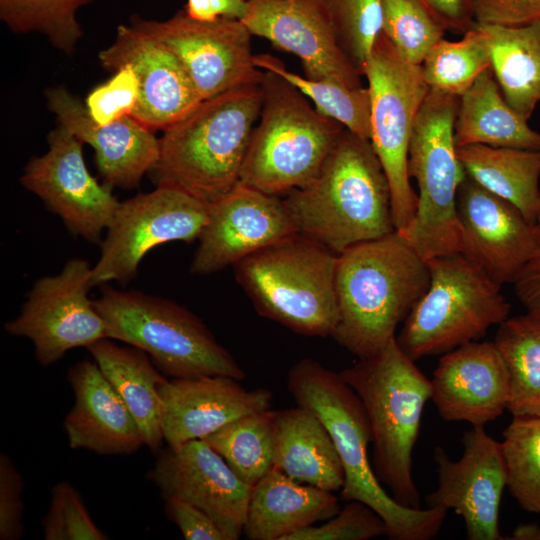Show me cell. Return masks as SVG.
<instances>
[{"mask_svg": "<svg viewBox=\"0 0 540 540\" xmlns=\"http://www.w3.org/2000/svg\"><path fill=\"white\" fill-rule=\"evenodd\" d=\"M429 282L428 262L397 231L344 250L336 264L339 319L331 337L359 359L376 355Z\"/></svg>", "mask_w": 540, "mask_h": 540, "instance_id": "obj_1", "label": "cell"}, {"mask_svg": "<svg viewBox=\"0 0 540 540\" xmlns=\"http://www.w3.org/2000/svg\"><path fill=\"white\" fill-rule=\"evenodd\" d=\"M283 200L297 233L336 254L396 231L383 167L370 140L348 129L318 175Z\"/></svg>", "mask_w": 540, "mask_h": 540, "instance_id": "obj_2", "label": "cell"}, {"mask_svg": "<svg viewBox=\"0 0 540 540\" xmlns=\"http://www.w3.org/2000/svg\"><path fill=\"white\" fill-rule=\"evenodd\" d=\"M260 84L236 87L202 100L159 138L149 172L156 187H173L213 204L239 182L254 124L260 116Z\"/></svg>", "mask_w": 540, "mask_h": 540, "instance_id": "obj_3", "label": "cell"}, {"mask_svg": "<svg viewBox=\"0 0 540 540\" xmlns=\"http://www.w3.org/2000/svg\"><path fill=\"white\" fill-rule=\"evenodd\" d=\"M287 388L297 405L321 420L333 440L345 474L343 501L370 506L386 523L389 539L429 540L438 534L446 510L402 506L378 481L368 456L372 433L366 411L340 373L303 358L290 368Z\"/></svg>", "mask_w": 540, "mask_h": 540, "instance_id": "obj_4", "label": "cell"}, {"mask_svg": "<svg viewBox=\"0 0 540 540\" xmlns=\"http://www.w3.org/2000/svg\"><path fill=\"white\" fill-rule=\"evenodd\" d=\"M340 375L366 411L372 433L371 463L378 481L400 505L419 509L412 453L424 406L431 399V380L402 351L396 337Z\"/></svg>", "mask_w": 540, "mask_h": 540, "instance_id": "obj_5", "label": "cell"}, {"mask_svg": "<svg viewBox=\"0 0 540 540\" xmlns=\"http://www.w3.org/2000/svg\"><path fill=\"white\" fill-rule=\"evenodd\" d=\"M338 254L303 234L276 241L233 265L257 312L290 330L327 337L339 319Z\"/></svg>", "mask_w": 540, "mask_h": 540, "instance_id": "obj_6", "label": "cell"}, {"mask_svg": "<svg viewBox=\"0 0 540 540\" xmlns=\"http://www.w3.org/2000/svg\"><path fill=\"white\" fill-rule=\"evenodd\" d=\"M261 86L260 122L252 131L240 182L279 196L318 175L346 128L272 71H264Z\"/></svg>", "mask_w": 540, "mask_h": 540, "instance_id": "obj_7", "label": "cell"}, {"mask_svg": "<svg viewBox=\"0 0 540 540\" xmlns=\"http://www.w3.org/2000/svg\"><path fill=\"white\" fill-rule=\"evenodd\" d=\"M100 287L93 304L107 324L108 338L143 350L165 376L245 379L236 359L193 312L160 296Z\"/></svg>", "mask_w": 540, "mask_h": 540, "instance_id": "obj_8", "label": "cell"}, {"mask_svg": "<svg viewBox=\"0 0 540 540\" xmlns=\"http://www.w3.org/2000/svg\"><path fill=\"white\" fill-rule=\"evenodd\" d=\"M430 282L396 341L413 361L481 339L509 317L501 285L460 253L427 261Z\"/></svg>", "mask_w": 540, "mask_h": 540, "instance_id": "obj_9", "label": "cell"}, {"mask_svg": "<svg viewBox=\"0 0 540 540\" xmlns=\"http://www.w3.org/2000/svg\"><path fill=\"white\" fill-rule=\"evenodd\" d=\"M458 106L459 97L429 90L410 140L408 174L418 186L417 207L397 232L426 261L460 253L456 200L466 173L454 140Z\"/></svg>", "mask_w": 540, "mask_h": 540, "instance_id": "obj_10", "label": "cell"}, {"mask_svg": "<svg viewBox=\"0 0 540 540\" xmlns=\"http://www.w3.org/2000/svg\"><path fill=\"white\" fill-rule=\"evenodd\" d=\"M364 76L371 101L370 142L389 183L396 231H401L416 212L408 152L415 119L430 89L420 65L406 61L383 32L373 46Z\"/></svg>", "mask_w": 540, "mask_h": 540, "instance_id": "obj_11", "label": "cell"}, {"mask_svg": "<svg viewBox=\"0 0 540 540\" xmlns=\"http://www.w3.org/2000/svg\"><path fill=\"white\" fill-rule=\"evenodd\" d=\"M208 214L209 204L173 187L159 186L120 201L92 266V286L131 281L153 248L198 239Z\"/></svg>", "mask_w": 540, "mask_h": 540, "instance_id": "obj_12", "label": "cell"}, {"mask_svg": "<svg viewBox=\"0 0 540 540\" xmlns=\"http://www.w3.org/2000/svg\"><path fill=\"white\" fill-rule=\"evenodd\" d=\"M92 266L74 257L55 275L37 279L19 314L4 330L29 339L37 362L47 367L66 352L108 338L107 324L88 296Z\"/></svg>", "mask_w": 540, "mask_h": 540, "instance_id": "obj_13", "label": "cell"}, {"mask_svg": "<svg viewBox=\"0 0 540 540\" xmlns=\"http://www.w3.org/2000/svg\"><path fill=\"white\" fill-rule=\"evenodd\" d=\"M131 23L176 55L201 100L263 80L251 50L252 34L240 20L200 21L180 10L163 21L137 17Z\"/></svg>", "mask_w": 540, "mask_h": 540, "instance_id": "obj_14", "label": "cell"}, {"mask_svg": "<svg viewBox=\"0 0 540 540\" xmlns=\"http://www.w3.org/2000/svg\"><path fill=\"white\" fill-rule=\"evenodd\" d=\"M48 150L33 157L21 185L38 196L76 237L100 243L120 201L88 171L82 142L59 125L47 136Z\"/></svg>", "mask_w": 540, "mask_h": 540, "instance_id": "obj_15", "label": "cell"}, {"mask_svg": "<svg viewBox=\"0 0 540 540\" xmlns=\"http://www.w3.org/2000/svg\"><path fill=\"white\" fill-rule=\"evenodd\" d=\"M463 453L451 460L437 446V488L426 496L428 507L453 509L465 522L469 540H502L499 507L507 485L502 444L489 436L484 426H472L462 438Z\"/></svg>", "mask_w": 540, "mask_h": 540, "instance_id": "obj_16", "label": "cell"}, {"mask_svg": "<svg viewBox=\"0 0 540 540\" xmlns=\"http://www.w3.org/2000/svg\"><path fill=\"white\" fill-rule=\"evenodd\" d=\"M295 233L283 199L239 182L209 205L190 272L208 275L233 267L252 253Z\"/></svg>", "mask_w": 540, "mask_h": 540, "instance_id": "obj_17", "label": "cell"}, {"mask_svg": "<svg viewBox=\"0 0 540 540\" xmlns=\"http://www.w3.org/2000/svg\"><path fill=\"white\" fill-rule=\"evenodd\" d=\"M147 479L162 496L179 498L204 511L226 540L242 535L252 487L204 440L161 448Z\"/></svg>", "mask_w": 540, "mask_h": 540, "instance_id": "obj_18", "label": "cell"}, {"mask_svg": "<svg viewBox=\"0 0 540 540\" xmlns=\"http://www.w3.org/2000/svg\"><path fill=\"white\" fill-rule=\"evenodd\" d=\"M460 254L501 286L516 281L531 259L536 225L511 202L466 175L457 193Z\"/></svg>", "mask_w": 540, "mask_h": 540, "instance_id": "obj_19", "label": "cell"}, {"mask_svg": "<svg viewBox=\"0 0 540 540\" xmlns=\"http://www.w3.org/2000/svg\"><path fill=\"white\" fill-rule=\"evenodd\" d=\"M241 21L252 35L296 55L305 77L362 87L361 75L337 44L324 0H247Z\"/></svg>", "mask_w": 540, "mask_h": 540, "instance_id": "obj_20", "label": "cell"}, {"mask_svg": "<svg viewBox=\"0 0 540 540\" xmlns=\"http://www.w3.org/2000/svg\"><path fill=\"white\" fill-rule=\"evenodd\" d=\"M108 71L128 65L139 81V98L131 115L150 129L165 130L202 100L176 55L133 23L119 25L113 43L98 54Z\"/></svg>", "mask_w": 540, "mask_h": 540, "instance_id": "obj_21", "label": "cell"}, {"mask_svg": "<svg viewBox=\"0 0 540 540\" xmlns=\"http://www.w3.org/2000/svg\"><path fill=\"white\" fill-rule=\"evenodd\" d=\"M510 380L494 342H470L441 356L431 399L446 421L484 426L507 410Z\"/></svg>", "mask_w": 540, "mask_h": 540, "instance_id": "obj_22", "label": "cell"}, {"mask_svg": "<svg viewBox=\"0 0 540 540\" xmlns=\"http://www.w3.org/2000/svg\"><path fill=\"white\" fill-rule=\"evenodd\" d=\"M45 95L59 125L94 149L98 171L108 187L136 188L152 170L159 156V138L136 119L127 116L99 124L65 87L49 88Z\"/></svg>", "mask_w": 540, "mask_h": 540, "instance_id": "obj_23", "label": "cell"}, {"mask_svg": "<svg viewBox=\"0 0 540 540\" xmlns=\"http://www.w3.org/2000/svg\"><path fill=\"white\" fill-rule=\"evenodd\" d=\"M158 391L164 441L173 449L235 419L270 409L273 398L266 388L248 390L228 376L167 378Z\"/></svg>", "mask_w": 540, "mask_h": 540, "instance_id": "obj_24", "label": "cell"}, {"mask_svg": "<svg viewBox=\"0 0 540 540\" xmlns=\"http://www.w3.org/2000/svg\"><path fill=\"white\" fill-rule=\"evenodd\" d=\"M74 403L63 428L72 449L98 455H128L144 445L138 424L95 361L83 360L67 373Z\"/></svg>", "mask_w": 540, "mask_h": 540, "instance_id": "obj_25", "label": "cell"}, {"mask_svg": "<svg viewBox=\"0 0 540 540\" xmlns=\"http://www.w3.org/2000/svg\"><path fill=\"white\" fill-rule=\"evenodd\" d=\"M339 510L333 492L299 483L272 468L251 488L243 533L249 540H288Z\"/></svg>", "mask_w": 540, "mask_h": 540, "instance_id": "obj_26", "label": "cell"}, {"mask_svg": "<svg viewBox=\"0 0 540 540\" xmlns=\"http://www.w3.org/2000/svg\"><path fill=\"white\" fill-rule=\"evenodd\" d=\"M273 468L299 483L330 492L342 489L345 474L333 440L310 410H274Z\"/></svg>", "mask_w": 540, "mask_h": 540, "instance_id": "obj_27", "label": "cell"}, {"mask_svg": "<svg viewBox=\"0 0 540 540\" xmlns=\"http://www.w3.org/2000/svg\"><path fill=\"white\" fill-rule=\"evenodd\" d=\"M86 349L135 418L144 445L157 454L164 441L158 388L167 376L143 350L121 346L113 339H100Z\"/></svg>", "mask_w": 540, "mask_h": 540, "instance_id": "obj_28", "label": "cell"}, {"mask_svg": "<svg viewBox=\"0 0 540 540\" xmlns=\"http://www.w3.org/2000/svg\"><path fill=\"white\" fill-rule=\"evenodd\" d=\"M454 140L456 147L482 144L540 150V132L505 101L491 66L459 96Z\"/></svg>", "mask_w": 540, "mask_h": 540, "instance_id": "obj_29", "label": "cell"}, {"mask_svg": "<svg viewBox=\"0 0 540 540\" xmlns=\"http://www.w3.org/2000/svg\"><path fill=\"white\" fill-rule=\"evenodd\" d=\"M456 152L468 177L536 223L540 213V150L472 144L456 147Z\"/></svg>", "mask_w": 540, "mask_h": 540, "instance_id": "obj_30", "label": "cell"}, {"mask_svg": "<svg viewBox=\"0 0 540 540\" xmlns=\"http://www.w3.org/2000/svg\"><path fill=\"white\" fill-rule=\"evenodd\" d=\"M479 25L487 36L491 68L505 101L528 121L540 102V21Z\"/></svg>", "mask_w": 540, "mask_h": 540, "instance_id": "obj_31", "label": "cell"}, {"mask_svg": "<svg viewBox=\"0 0 540 540\" xmlns=\"http://www.w3.org/2000/svg\"><path fill=\"white\" fill-rule=\"evenodd\" d=\"M493 342L509 374L507 410L512 416H540V313L508 317Z\"/></svg>", "mask_w": 540, "mask_h": 540, "instance_id": "obj_32", "label": "cell"}, {"mask_svg": "<svg viewBox=\"0 0 540 540\" xmlns=\"http://www.w3.org/2000/svg\"><path fill=\"white\" fill-rule=\"evenodd\" d=\"M202 440L252 487L273 468L274 410L235 419Z\"/></svg>", "mask_w": 540, "mask_h": 540, "instance_id": "obj_33", "label": "cell"}, {"mask_svg": "<svg viewBox=\"0 0 540 540\" xmlns=\"http://www.w3.org/2000/svg\"><path fill=\"white\" fill-rule=\"evenodd\" d=\"M490 66L488 39L477 23L458 41L440 39L420 65L431 91L457 97L467 91Z\"/></svg>", "mask_w": 540, "mask_h": 540, "instance_id": "obj_34", "label": "cell"}, {"mask_svg": "<svg viewBox=\"0 0 540 540\" xmlns=\"http://www.w3.org/2000/svg\"><path fill=\"white\" fill-rule=\"evenodd\" d=\"M255 65L272 71L312 100L316 109L341 123L355 135L370 140L371 101L368 87H349L333 80H313L288 71L280 59L269 54L254 56Z\"/></svg>", "mask_w": 540, "mask_h": 540, "instance_id": "obj_35", "label": "cell"}, {"mask_svg": "<svg viewBox=\"0 0 540 540\" xmlns=\"http://www.w3.org/2000/svg\"><path fill=\"white\" fill-rule=\"evenodd\" d=\"M93 0H0V18L14 32H38L71 55L83 35L77 11Z\"/></svg>", "mask_w": 540, "mask_h": 540, "instance_id": "obj_36", "label": "cell"}, {"mask_svg": "<svg viewBox=\"0 0 540 540\" xmlns=\"http://www.w3.org/2000/svg\"><path fill=\"white\" fill-rule=\"evenodd\" d=\"M501 444L509 493L522 509L540 514V416H513Z\"/></svg>", "mask_w": 540, "mask_h": 540, "instance_id": "obj_37", "label": "cell"}, {"mask_svg": "<svg viewBox=\"0 0 540 540\" xmlns=\"http://www.w3.org/2000/svg\"><path fill=\"white\" fill-rule=\"evenodd\" d=\"M338 46L364 76L373 46L383 30L382 0H324Z\"/></svg>", "mask_w": 540, "mask_h": 540, "instance_id": "obj_38", "label": "cell"}, {"mask_svg": "<svg viewBox=\"0 0 540 540\" xmlns=\"http://www.w3.org/2000/svg\"><path fill=\"white\" fill-rule=\"evenodd\" d=\"M383 30L399 54L421 65L440 39L445 27L421 0H382Z\"/></svg>", "mask_w": 540, "mask_h": 540, "instance_id": "obj_39", "label": "cell"}, {"mask_svg": "<svg viewBox=\"0 0 540 540\" xmlns=\"http://www.w3.org/2000/svg\"><path fill=\"white\" fill-rule=\"evenodd\" d=\"M45 540H107L90 517L79 493L68 482L51 489L47 514L42 520Z\"/></svg>", "mask_w": 540, "mask_h": 540, "instance_id": "obj_40", "label": "cell"}, {"mask_svg": "<svg viewBox=\"0 0 540 540\" xmlns=\"http://www.w3.org/2000/svg\"><path fill=\"white\" fill-rule=\"evenodd\" d=\"M381 516L367 504L351 500L320 526L306 527L288 540H368L387 536Z\"/></svg>", "mask_w": 540, "mask_h": 540, "instance_id": "obj_41", "label": "cell"}, {"mask_svg": "<svg viewBox=\"0 0 540 540\" xmlns=\"http://www.w3.org/2000/svg\"><path fill=\"white\" fill-rule=\"evenodd\" d=\"M139 81L128 65L114 71L107 82L94 88L84 105L99 124H109L123 117L131 116L139 98Z\"/></svg>", "mask_w": 540, "mask_h": 540, "instance_id": "obj_42", "label": "cell"}, {"mask_svg": "<svg viewBox=\"0 0 540 540\" xmlns=\"http://www.w3.org/2000/svg\"><path fill=\"white\" fill-rule=\"evenodd\" d=\"M23 479L12 459L0 455V539L19 540L23 536Z\"/></svg>", "mask_w": 540, "mask_h": 540, "instance_id": "obj_43", "label": "cell"}, {"mask_svg": "<svg viewBox=\"0 0 540 540\" xmlns=\"http://www.w3.org/2000/svg\"><path fill=\"white\" fill-rule=\"evenodd\" d=\"M475 23L520 26L540 21V0H469Z\"/></svg>", "mask_w": 540, "mask_h": 540, "instance_id": "obj_44", "label": "cell"}, {"mask_svg": "<svg viewBox=\"0 0 540 540\" xmlns=\"http://www.w3.org/2000/svg\"><path fill=\"white\" fill-rule=\"evenodd\" d=\"M168 518L186 540H226L217 524L204 511L176 497L162 496Z\"/></svg>", "mask_w": 540, "mask_h": 540, "instance_id": "obj_45", "label": "cell"}, {"mask_svg": "<svg viewBox=\"0 0 540 540\" xmlns=\"http://www.w3.org/2000/svg\"><path fill=\"white\" fill-rule=\"evenodd\" d=\"M537 242L535 251L514 282L519 301L529 312L540 313V213L536 220Z\"/></svg>", "mask_w": 540, "mask_h": 540, "instance_id": "obj_46", "label": "cell"}, {"mask_svg": "<svg viewBox=\"0 0 540 540\" xmlns=\"http://www.w3.org/2000/svg\"><path fill=\"white\" fill-rule=\"evenodd\" d=\"M446 31L464 34L475 23L469 0H421Z\"/></svg>", "mask_w": 540, "mask_h": 540, "instance_id": "obj_47", "label": "cell"}, {"mask_svg": "<svg viewBox=\"0 0 540 540\" xmlns=\"http://www.w3.org/2000/svg\"><path fill=\"white\" fill-rule=\"evenodd\" d=\"M247 0H187L185 11L193 19L214 21L219 18L242 20Z\"/></svg>", "mask_w": 540, "mask_h": 540, "instance_id": "obj_48", "label": "cell"}, {"mask_svg": "<svg viewBox=\"0 0 540 540\" xmlns=\"http://www.w3.org/2000/svg\"><path fill=\"white\" fill-rule=\"evenodd\" d=\"M540 528L534 525L519 526L513 533L512 539L537 540Z\"/></svg>", "mask_w": 540, "mask_h": 540, "instance_id": "obj_49", "label": "cell"}, {"mask_svg": "<svg viewBox=\"0 0 540 540\" xmlns=\"http://www.w3.org/2000/svg\"><path fill=\"white\" fill-rule=\"evenodd\" d=\"M537 540H540V530H539V533H538V536H537Z\"/></svg>", "mask_w": 540, "mask_h": 540, "instance_id": "obj_50", "label": "cell"}]
</instances>
